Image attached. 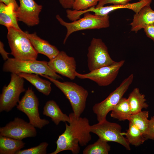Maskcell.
Returning <instances> with one entry per match:
<instances>
[{"label":"cell","mask_w":154,"mask_h":154,"mask_svg":"<svg viewBox=\"0 0 154 154\" xmlns=\"http://www.w3.org/2000/svg\"><path fill=\"white\" fill-rule=\"evenodd\" d=\"M25 144L22 140L0 136V154H15Z\"/></svg>","instance_id":"obj_22"},{"label":"cell","mask_w":154,"mask_h":154,"mask_svg":"<svg viewBox=\"0 0 154 154\" xmlns=\"http://www.w3.org/2000/svg\"><path fill=\"white\" fill-rule=\"evenodd\" d=\"M40 75L48 79L61 90L69 101L75 117H80L86 108L88 91L73 82H61L47 75Z\"/></svg>","instance_id":"obj_2"},{"label":"cell","mask_w":154,"mask_h":154,"mask_svg":"<svg viewBox=\"0 0 154 154\" xmlns=\"http://www.w3.org/2000/svg\"><path fill=\"white\" fill-rule=\"evenodd\" d=\"M151 0H139L137 2L128 3L123 5H113L109 6H101L98 7H93L91 11L98 16H104L108 15L113 11L119 9H127L133 11L135 13H138L144 6L150 5Z\"/></svg>","instance_id":"obj_16"},{"label":"cell","mask_w":154,"mask_h":154,"mask_svg":"<svg viewBox=\"0 0 154 154\" xmlns=\"http://www.w3.org/2000/svg\"><path fill=\"white\" fill-rule=\"evenodd\" d=\"M43 114L51 118V120L56 125L60 121L67 122L70 121V117L63 113L56 103L53 100H49L46 103L43 108Z\"/></svg>","instance_id":"obj_19"},{"label":"cell","mask_w":154,"mask_h":154,"mask_svg":"<svg viewBox=\"0 0 154 154\" xmlns=\"http://www.w3.org/2000/svg\"><path fill=\"white\" fill-rule=\"evenodd\" d=\"M18 103L17 109L27 116L30 123L35 127L41 129L49 123L48 120L40 117L38 100L31 88H28Z\"/></svg>","instance_id":"obj_8"},{"label":"cell","mask_w":154,"mask_h":154,"mask_svg":"<svg viewBox=\"0 0 154 154\" xmlns=\"http://www.w3.org/2000/svg\"><path fill=\"white\" fill-rule=\"evenodd\" d=\"M11 80L4 86L0 96V112H9L17 105L20 94L25 91L24 78L18 74L11 73Z\"/></svg>","instance_id":"obj_7"},{"label":"cell","mask_w":154,"mask_h":154,"mask_svg":"<svg viewBox=\"0 0 154 154\" xmlns=\"http://www.w3.org/2000/svg\"><path fill=\"white\" fill-rule=\"evenodd\" d=\"M132 0H99L96 7L104 6L108 4L113 5H123L129 3Z\"/></svg>","instance_id":"obj_29"},{"label":"cell","mask_w":154,"mask_h":154,"mask_svg":"<svg viewBox=\"0 0 154 154\" xmlns=\"http://www.w3.org/2000/svg\"><path fill=\"white\" fill-rule=\"evenodd\" d=\"M149 116L148 111H141L132 114L128 120L129 122L132 123L141 132L145 137L149 128Z\"/></svg>","instance_id":"obj_24"},{"label":"cell","mask_w":154,"mask_h":154,"mask_svg":"<svg viewBox=\"0 0 154 154\" xmlns=\"http://www.w3.org/2000/svg\"><path fill=\"white\" fill-rule=\"evenodd\" d=\"M48 144L42 142L35 147L27 149L20 150L15 154H46Z\"/></svg>","instance_id":"obj_27"},{"label":"cell","mask_w":154,"mask_h":154,"mask_svg":"<svg viewBox=\"0 0 154 154\" xmlns=\"http://www.w3.org/2000/svg\"><path fill=\"white\" fill-rule=\"evenodd\" d=\"M49 67L56 73L71 80L76 77V62L74 58L68 56L64 51H60L53 58L48 62Z\"/></svg>","instance_id":"obj_14"},{"label":"cell","mask_w":154,"mask_h":154,"mask_svg":"<svg viewBox=\"0 0 154 154\" xmlns=\"http://www.w3.org/2000/svg\"><path fill=\"white\" fill-rule=\"evenodd\" d=\"M0 2L3 3L7 5L11 4H13L14 6L15 11L17 9L19 6L15 0H0Z\"/></svg>","instance_id":"obj_34"},{"label":"cell","mask_w":154,"mask_h":154,"mask_svg":"<svg viewBox=\"0 0 154 154\" xmlns=\"http://www.w3.org/2000/svg\"><path fill=\"white\" fill-rule=\"evenodd\" d=\"M127 99L132 114L139 112L143 109H147L149 107L145 95L140 93L138 88L133 89Z\"/></svg>","instance_id":"obj_21"},{"label":"cell","mask_w":154,"mask_h":154,"mask_svg":"<svg viewBox=\"0 0 154 154\" xmlns=\"http://www.w3.org/2000/svg\"><path fill=\"white\" fill-rule=\"evenodd\" d=\"M143 29L147 36L154 41V24L150 25Z\"/></svg>","instance_id":"obj_31"},{"label":"cell","mask_w":154,"mask_h":154,"mask_svg":"<svg viewBox=\"0 0 154 154\" xmlns=\"http://www.w3.org/2000/svg\"><path fill=\"white\" fill-rule=\"evenodd\" d=\"M125 135L129 144L136 147L143 144L147 140L141 132L130 122H129V128Z\"/></svg>","instance_id":"obj_25"},{"label":"cell","mask_w":154,"mask_h":154,"mask_svg":"<svg viewBox=\"0 0 154 154\" xmlns=\"http://www.w3.org/2000/svg\"><path fill=\"white\" fill-rule=\"evenodd\" d=\"M84 17L71 22L64 21L59 15L56 18L60 23L65 27L67 33L63 41L64 44L70 35L74 32L81 30L94 29H101L109 27L110 25L108 15L102 16L92 14L87 12L84 14Z\"/></svg>","instance_id":"obj_5"},{"label":"cell","mask_w":154,"mask_h":154,"mask_svg":"<svg viewBox=\"0 0 154 154\" xmlns=\"http://www.w3.org/2000/svg\"><path fill=\"white\" fill-rule=\"evenodd\" d=\"M34 48L38 54L47 57L49 60L55 57L60 52L57 48L47 41L37 35L36 33H29L25 32Z\"/></svg>","instance_id":"obj_15"},{"label":"cell","mask_w":154,"mask_h":154,"mask_svg":"<svg viewBox=\"0 0 154 154\" xmlns=\"http://www.w3.org/2000/svg\"><path fill=\"white\" fill-rule=\"evenodd\" d=\"M69 124L65 122V129L56 142V150L50 154H57L69 150L73 154L80 152V147L86 146L91 140V126L89 120L85 117H76L73 113L70 114Z\"/></svg>","instance_id":"obj_1"},{"label":"cell","mask_w":154,"mask_h":154,"mask_svg":"<svg viewBox=\"0 0 154 154\" xmlns=\"http://www.w3.org/2000/svg\"><path fill=\"white\" fill-rule=\"evenodd\" d=\"M145 138L146 140L150 139L154 141V116L149 120L148 129Z\"/></svg>","instance_id":"obj_30"},{"label":"cell","mask_w":154,"mask_h":154,"mask_svg":"<svg viewBox=\"0 0 154 154\" xmlns=\"http://www.w3.org/2000/svg\"><path fill=\"white\" fill-rule=\"evenodd\" d=\"M153 24H154V11L151 9L150 5H148L142 8L138 13H135L130 25L131 31L136 33Z\"/></svg>","instance_id":"obj_17"},{"label":"cell","mask_w":154,"mask_h":154,"mask_svg":"<svg viewBox=\"0 0 154 154\" xmlns=\"http://www.w3.org/2000/svg\"><path fill=\"white\" fill-rule=\"evenodd\" d=\"M0 53L4 60L6 61L9 58L8 55L10 53L5 50L4 48V44L1 41H0Z\"/></svg>","instance_id":"obj_33"},{"label":"cell","mask_w":154,"mask_h":154,"mask_svg":"<svg viewBox=\"0 0 154 154\" xmlns=\"http://www.w3.org/2000/svg\"><path fill=\"white\" fill-rule=\"evenodd\" d=\"M14 5H6L0 2V24L7 28L13 27L21 30L19 27Z\"/></svg>","instance_id":"obj_18"},{"label":"cell","mask_w":154,"mask_h":154,"mask_svg":"<svg viewBox=\"0 0 154 154\" xmlns=\"http://www.w3.org/2000/svg\"><path fill=\"white\" fill-rule=\"evenodd\" d=\"M87 64L90 71L114 62L111 57L105 43L100 38H93L88 48Z\"/></svg>","instance_id":"obj_10"},{"label":"cell","mask_w":154,"mask_h":154,"mask_svg":"<svg viewBox=\"0 0 154 154\" xmlns=\"http://www.w3.org/2000/svg\"><path fill=\"white\" fill-rule=\"evenodd\" d=\"M111 112V117L119 121L128 120L132 114L127 98L123 97Z\"/></svg>","instance_id":"obj_23"},{"label":"cell","mask_w":154,"mask_h":154,"mask_svg":"<svg viewBox=\"0 0 154 154\" xmlns=\"http://www.w3.org/2000/svg\"><path fill=\"white\" fill-rule=\"evenodd\" d=\"M133 78V74L129 75L105 99L94 105L92 107V110L96 115L98 122L106 119L107 114L112 110L123 97L132 82Z\"/></svg>","instance_id":"obj_6"},{"label":"cell","mask_w":154,"mask_h":154,"mask_svg":"<svg viewBox=\"0 0 154 154\" xmlns=\"http://www.w3.org/2000/svg\"><path fill=\"white\" fill-rule=\"evenodd\" d=\"M19 6L15 11L18 21L23 22L29 27L38 25L39 15L42 6L34 0H19Z\"/></svg>","instance_id":"obj_13"},{"label":"cell","mask_w":154,"mask_h":154,"mask_svg":"<svg viewBox=\"0 0 154 154\" xmlns=\"http://www.w3.org/2000/svg\"><path fill=\"white\" fill-rule=\"evenodd\" d=\"M17 74L30 82L39 92L44 95L47 96L50 93L52 90L51 82L42 79L38 74L23 72Z\"/></svg>","instance_id":"obj_20"},{"label":"cell","mask_w":154,"mask_h":154,"mask_svg":"<svg viewBox=\"0 0 154 154\" xmlns=\"http://www.w3.org/2000/svg\"><path fill=\"white\" fill-rule=\"evenodd\" d=\"M60 4L64 9H69L72 8L75 0H58Z\"/></svg>","instance_id":"obj_32"},{"label":"cell","mask_w":154,"mask_h":154,"mask_svg":"<svg viewBox=\"0 0 154 154\" xmlns=\"http://www.w3.org/2000/svg\"><path fill=\"white\" fill-rule=\"evenodd\" d=\"M3 70L16 74L23 72L46 75L56 79H63L49 67L48 62L46 61L23 60L9 58L3 64Z\"/></svg>","instance_id":"obj_3"},{"label":"cell","mask_w":154,"mask_h":154,"mask_svg":"<svg viewBox=\"0 0 154 154\" xmlns=\"http://www.w3.org/2000/svg\"><path fill=\"white\" fill-rule=\"evenodd\" d=\"M7 38L14 58L20 60H36L38 53L35 50L26 32L13 27L7 28Z\"/></svg>","instance_id":"obj_4"},{"label":"cell","mask_w":154,"mask_h":154,"mask_svg":"<svg viewBox=\"0 0 154 154\" xmlns=\"http://www.w3.org/2000/svg\"><path fill=\"white\" fill-rule=\"evenodd\" d=\"M110 147L108 142L100 138L94 143L87 146L83 151V154H108Z\"/></svg>","instance_id":"obj_26"},{"label":"cell","mask_w":154,"mask_h":154,"mask_svg":"<svg viewBox=\"0 0 154 154\" xmlns=\"http://www.w3.org/2000/svg\"><path fill=\"white\" fill-rule=\"evenodd\" d=\"M99 0H75L72 5L73 10H84L96 7Z\"/></svg>","instance_id":"obj_28"},{"label":"cell","mask_w":154,"mask_h":154,"mask_svg":"<svg viewBox=\"0 0 154 154\" xmlns=\"http://www.w3.org/2000/svg\"><path fill=\"white\" fill-rule=\"evenodd\" d=\"M91 132L96 135L107 142H114L124 146L127 150H131L130 144L121 131L119 124L108 121L106 119L91 125Z\"/></svg>","instance_id":"obj_9"},{"label":"cell","mask_w":154,"mask_h":154,"mask_svg":"<svg viewBox=\"0 0 154 154\" xmlns=\"http://www.w3.org/2000/svg\"><path fill=\"white\" fill-rule=\"evenodd\" d=\"M125 60L116 62L112 64L102 67L86 74H81L76 71V76L81 79H88L96 82L99 86H107L115 79Z\"/></svg>","instance_id":"obj_11"},{"label":"cell","mask_w":154,"mask_h":154,"mask_svg":"<svg viewBox=\"0 0 154 154\" xmlns=\"http://www.w3.org/2000/svg\"><path fill=\"white\" fill-rule=\"evenodd\" d=\"M35 127L22 119L15 117L14 120L0 128V136L22 140L28 137H34L37 134Z\"/></svg>","instance_id":"obj_12"}]
</instances>
